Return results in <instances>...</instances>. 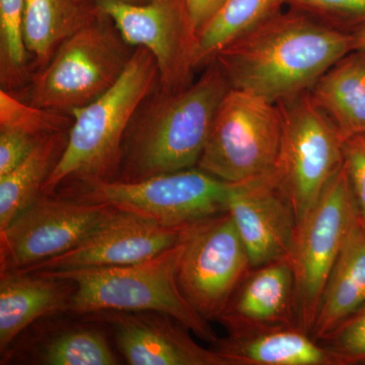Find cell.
Listing matches in <instances>:
<instances>
[{
    "instance_id": "13",
    "label": "cell",
    "mask_w": 365,
    "mask_h": 365,
    "mask_svg": "<svg viewBox=\"0 0 365 365\" xmlns=\"http://www.w3.org/2000/svg\"><path fill=\"white\" fill-rule=\"evenodd\" d=\"M163 227L117 210L76 248L20 272L116 267L148 260L182 241L188 228Z\"/></svg>"
},
{
    "instance_id": "30",
    "label": "cell",
    "mask_w": 365,
    "mask_h": 365,
    "mask_svg": "<svg viewBox=\"0 0 365 365\" xmlns=\"http://www.w3.org/2000/svg\"><path fill=\"white\" fill-rule=\"evenodd\" d=\"M41 140L23 132L0 129V177L19 167Z\"/></svg>"
},
{
    "instance_id": "6",
    "label": "cell",
    "mask_w": 365,
    "mask_h": 365,
    "mask_svg": "<svg viewBox=\"0 0 365 365\" xmlns=\"http://www.w3.org/2000/svg\"><path fill=\"white\" fill-rule=\"evenodd\" d=\"M277 105L283 128L272 178L294 208L299 227L343 167L344 139L309 91Z\"/></svg>"
},
{
    "instance_id": "23",
    "label": "cell",
    "mask_w": 365,
    "mask_h": 365,
    "mask_svg": "<svg viewBox=\"0 0 365 365\" xmlns=\"http://www.w3.org/2000/svg\"><path fill=\"white\" fill-rule=\"evenodd\" d=\"M287 0H225L196 34L192 52L194 71L215 61L218 53L279 14Z\"/></svg>"
},
{
    "instance_id": "9",
    "label": "cell",
    "mask_w": 365,
    "mask_h": 365,
    "mask_svg": "<svg viewBox=\"0 0 365 365\" xmlns=\"http://www.w3.org/2000/svg\"><path fill=\"white\" fill-rule=\"evenodd\" d=\"M356 215L342 167L297 227L290 261L297 324L307 333L312 332L322 295Z\"/></svg>"
},
{
    "instance_id": "19",
    "label": "cell",
    "mask_w": 365,
    "mask_h": 365,
    "mask_svg": "<svg viewBox=\"0 0 365 365\" xmlns=\"http://www.w3.org/2000/svg\"><path fill=\"white\" fill-rule=\"evenodd\" d=\"M364 304L365 222L357 212L322 295L311 335L322 342Z\"/></svg>"
},
{
    "instance_id": "14",
    "label": "cell",
    "mask_w": 365,
    "mask_h": 365,
    "mask_svg": "<svg viewBox=\"0 0 365 365\" xmlns=\"http://www.w3.org/2000/svg\"><path fill=\"white\" fill-rule=\"evenodd\" d=\"M108 327L120 355L130 365H227L191 331L160 312L109 311L88 314Z\"/></svg>"
},
{
    "instance_id": "20",
    "label": "cell",
    "mask_w": 365,
    "mask_h": 365,
    "mask_svg": "<svg viewBox=\"0 0 365 365\" xmlns=\"http://www.w3.org/2000/svg\"><path fill=\"white\" fill-rule=\"evenodd\" d=\"M102 14L98 0H25L23 35L34 73L64 41Z\"/></svg>"
},
{
    "instance_id": "27",
    "label": "cell",
    "mask_w": 365,
    "mask_h": 365,
    "mask_svg": "<svg viewBox=\"0 0 365 365\" xmlns=\"http://www.w3.org/2000/svg\"><path fill=\"white\" fill-rule=\"evenodd\" d=\"M287 4L348 32L365 24V0H287Z\"/></svg>"
},
{
    "instance_id": "33",
    "label": "cell",
    "mask_w": 365,
    "mask_h": 365,
    "mask_svg": "<svg viewBox=\"0 0 365 365\" xmlns=\"http://www.w3.org/2000/svg\"><path fill=\"white\" fill-rule=\"evenodd\" d=\"M121 1L130 4H150V2H153V0H121Z\"/></svg>"
},
{
    "instance_id": "5",
    "label": "cell",
    "mask_w": 365,
    "mask_h": 365,
    "mask_svg": "<svg viewBox=\"0 0 365 365\" xmlns=\"http://www.w3.org/2000/svg\"><path fill=\"white\" fill-rule=\"evenodd\" d=\"M134 50L103 13L64 41L49 63L34 73L29 104L71 115L117 83Z\"/></svg>"
},
{
    "instance_id": "32",
    "label": "cell",
    "mask_w": 365,
    "mask_h": 365,
    "mask_svg": "<svg viewBox=\"0 0 365 365\" xmlns=\"http://www.w3.org/2000/svg\"><path fill=\"white\" fill-rule=\"evenodd\" d=\"M352 37L353 51L365 54V24L350 31Z\"/></svg>"
},
{
    "instance_id": "3",
    "label": "cell",
    "mask_w": 365,
    "mask_h": 365,
    "mask_svg": "<svg viewBox=\"0 0 365 365\" xmlns=\"http://www.w3.org/2000/svg\"><path fill=\"white\" fill-rule=\"evenodd\" d=\"M158 83L155 57L145 48L136 47L117 83L91 104L71 113L68 140L42 194L115 181L127 129Z\"/></svg>"
},
{
    "instance_id": "2",
    "label": "cell",
    "mask_w": 365,
    "mask_h": 365,
    "mask_svg": "<svg viewBox=\"0 0 365 365\" xmlns=\"http://www.w3.org/2000/svg\"><path fill=\"white\" fill-rule=\"evenodd\" d=\"M230 88L216 60L182 90L168 91L158 86L127 129L115 181H140L196 168L218 108Z\"/></svg>"
},
{
    "instance_id": "15",
    "label": "cell",
    "mask_w": 365,
    "mask_h": 365,
    "mask_svg": "<svg viewBox=\"0 0 365 365\" xmlns=\"http://www.w3.org/2000/svg\"><path fill=\"white\" fill-rule=\"evenodd\" d=\"M227 212L246 247L252 268L290 258L297 217L272 176L235 184Z\"/></svg>"
},
{
    "instance_id": "22",
    "label": "cell",
    "mask_w": 365,
    "mask_h": 365,
    "mask_svg": "<svg viewBox=\"0 0 365 365\" xmlns=\"http://www.w3.org/2000/svg\"><path fill=\"white\" fill-rule=\"evenodd\" d=\"M88 316V314H86ZM91 317V316H90ZM95 321L55 327L31 349L24 353L26 364L42 365H116L120 364L113 351L102 324Z\"/></svg>"
},
{
    "instance_id": "1",
    "label": "cell",
    "mask_w": 365,
    "mask_h": 365,
    "mask_svg": "<svg viewBox=\"0 0 365 365\" xmlns=\"http://www.w3.org/2000/svg\"><path fill=\"white\" fill-rule=\"evenodd\" d=\"M352 51L350 32L292 9L235 40L215 60L230 88L278 104L311 90Z\"/></svg>"
},
{
    "instance_id": "7",
    "label": "cell",
    "mask_w": 365,
    "mask_h": 365,
    "mask_svg": "<svg viewBox=\"0 0 365 365\" xmlns=\"http://www.w3.org/2000/svg\"><path fill=\"white\" fill-rule=\"evenodd\" d=\"M235 186L196 167L140 181L101 182L59 192L107 204L163 227H184L227 211Z\"/></svg>"
},
{
    "instance_id": "11",
    "label": "cell",
    "mask_w": 365,
    "mask_h": 365,
    "mask_svg": "<svg viewBox=\"0 0 365 365\" xmlns=\"http://www.w3.org/2000/svg\"><path fill=\"white\" fill-rule=\"evenodd\" d=\"M182 242L180 289L201 317L217 321L251 270L246 247L227 211L192 225Z\"/></svg>"
},
{
    "instance_id": "4",
    "label": "cell",
    "mask_w": 365,
    "mask_h": 365,
    "mask_svg": "<svg viewBox=\"0 0 365 365\" xmlns=\"http://www.w3.org/2000/svg\"><path fill=\"white\" fill-rule=\"evenodd\" d=\"M182 240L163 253L131 265L42 272L76 284L69 313L86 316L109 311L160 312L212 344L217 335L207 319L187 302L178 283Z\"/></svg>"
},
{
    "instance_id": "28",
    "label": "cell",
    "mask_w": 365,
    "mask_h": 365,
    "mask_svg": "<svg viewBox=\"0 0 365 365\" xmlns=\"http://www.w3.org/2000/svg\"><path fill=\"white\" fill-rule=\"evenodd\" d=\"M344 365L365 364V304L322 341Z\"/></svg>"
},
{
    "instance_id": "10",
    "label": "cell",
    "mask_w": 365,
    "mask_h": 365,
    "mask_svg": "<svg viewBox=\"0 0 365 365\" xmlns=\"http://www.w3.org/2000/svg\"><path fill=\"white\" fill-rule=\"evenodd\" d=\"M117 209L64 193L39 198L0 230V271H24L76 248Z\"/></svg>"
},
{
    "instance_id": "17",
    "label": "cell",
    "mask_w": 365,
    "mask_h": 365,
    "mask_svg": "<svg viewBox=\"0 0 365 365\" xmlns=\"http://www.w3.org/2000/svg\"><path fill=\"white\" fill-rule=\"evenodd\" d=\"M76 284L44 272L0 271V351L37 321L69 313Z\"/></svg>"
},
{
    "instance_id": "8",
    "label": "cell",
    "mask_w": 365,
    "mask_h": 365,
    "mask_svg": "<svg viewBox=\"0 0 365 365\" xmlns=\"http://www.w3.org/2000/svg\"><path fill=\"white\" fill-rule=\"evenodd\" d=\"M282 128L279 106L230 88L197 168L232 184L272 176Z\"/></svg>"
},
{
    "instance_id": "18",
    "label": "cell",
    "mask_w": 365,
    "mask_h": 365,
    "mask_svg": "<svg viewBox=\"0 0 365 365\" xmlns=\"http://www.w3.org/2000/svg\"><path fill=\"white\" fill-rule=\"evenodd\" d=\"M210 345L227 365H344L335 352L299 327L228 335Z\"/></svg>"
},
{
    "instance_id": "24",
    "label": "cell",
    "mask_w": 365,
    "mask_h": 365,
    "mask_svg": "<svg viewBox=\"0 0 365 365\" xmlns=\"http://www.w3.org/2000/svg\"><path fill=\"white\" fill-rule=\"evenodd\" d=\"M68 132L45 137L19 167L0 177V230L39 198L66 148Z\"/></svg>"
},
{
    "instance_id": "12",
    "label": "cell",
    "mask_w": 365,
    "mask_h": 365,
    "mask_svg": "<svg viewBox=\"0 0 365 365\" xmlns=\"http://www.w3.org/2000/svg\"><path fill=\"white\" fill-rule=\"evenodd\" d=\"M98 4L129 45L145 48L153 55L162 90L177 91L193 83L195 32L186 0H153L146 4L98 0Z\"/></svg>"
},
{
    "instance_id": "21",
    "label": "cell",
    "mask_w": 365,
    "mask_h": 365,
    "mask_svg": "<svg viewBox=\"0 0 365 365\" xmlns=\"http://www.w3.org/2000/svg\"><path fill=\"white\" fill-rule=\"evenodd\" d=\"M309 93L344 141L365 134L364 53H348L322 76Z\"/></svg>"
},
{
    "instance_id": "29",
    "label": "cell",
    "mask_w": 365,
    "mask_h": 365,
    "mask_svg": "<svg viewBox=\"0 0 365 365\" xmlns=\"http://www.w3.org/2000/svg\"><path fill=\"white\" fill-rule=\"evenodd\" d=\"M343 167L357 212L365 222V134L346 139L343 145Z\"/></svg>"
},
{
    "instance_id": "25",
    "label": "cell",
    "mask_w": 365,
    "mask_h": 365,
    "mask_svg": "<svg viewBox=\"0 0 365 365\" xmlns=\"http://www.w3.org/2000/svg\"><path fill=\"white\" fill-rule=\"evenodd\" d=\"M24 11L25 0H0V83L9 93L34 76L24 41Z\"/></svg>"
},
{
    "instance_id": "26",
    "label": "cell",
    "mask_w": 365,
    "mask_h": 365,
    "mask_svg": "<svg viewBox=\"0 0 365 365\" xmlns=\"http://www.w3.org/2000/svg\"><path fill=\"white\" fill-rule=\"evenodd\" d=\"M73 117L24 103L9 91L0 90V129L29 134L36 138L71 130Z\"/></svg>"
},
{
    "instance_id": "16",
    "label": "cell",
    "mask_w": 365,
    "mask_h": 365,
    "mask_svg": "<svg viewBox=\"0 0 365 365\" xmlns=\"http://www.w3.org/2000/svg\"><path fill=\"white\" fill-rule=\"evenodd\" d=\"M216 322L232 336L299 327L290 258L251 268Z\"/></svg>"
},
{
    "instance_id": "31",
    "label": "cell",
    "mask_w": 365,
    "mask_h": 365,
    "mask_svg": "<svg viewBox=\"0 0 365 365\" xmlns=\"http://www.w3.org/2000/svg\"><path fill=\"white\" fill-rule=\"evenodd\" d=\"M225 1V0H186L190 21L195 32V37L198 31L217 13Z\"/></svg>"
}]
</instances>
